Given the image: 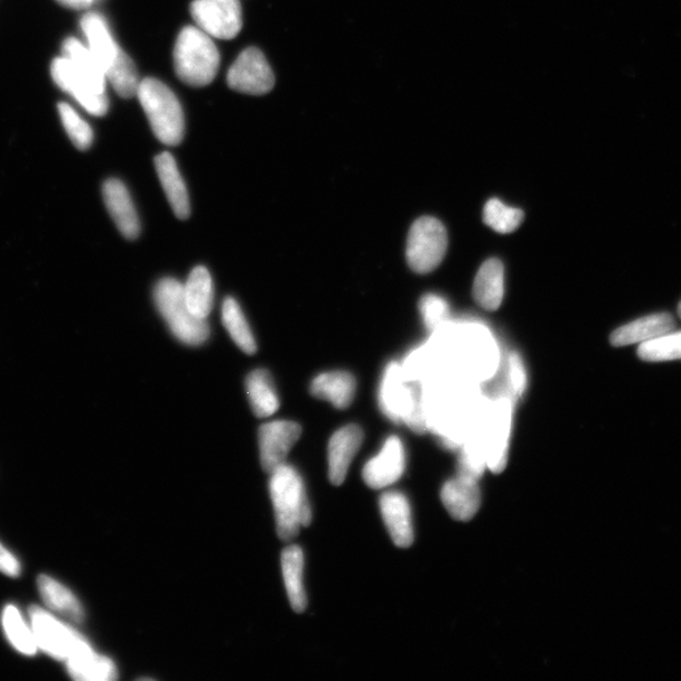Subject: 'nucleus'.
Instances as JSON below:
<instances>
[{"mask_svg": "<svg viewBox=\"0 0 681 681\" xmlns=\"http://www.w3.org/2000/svg\"><path fill=\"white\" fill-rule=\"evenodd\" d=\"M81 30L87 37L89 49L94 53L118 96L124 99L137 97L141 80L136 64L119 48L106 18L98 13H88L82 17Z\"/></svg>", "mask_w": 681, "mask_h": 681, "instance_id": "nucleus-1", "label": "nucleus"}, {"mask_svg": "<svg viewBox=\"0 0 681 681\" xmlns=\"http://www.w3.org/2000/svg\"><path fill=\"white\" fill-rule=\"evenodd\" d=\"M269 491L279 538L291 540L300 533L301 528L311 524V503L308 501L302 475L293 465L284 463L270 473Z\"/></svg>", "mask_w": 681, "mask_h": 681, "instance_id": "nucleus-2", "label": "nucleus"}, {"mask_svg": "<svg viewBox=\"0 0 681 681\" xmlns=\"http://www.w3.org/2000/svg\"><path fill=\"white\" fill-rule=\"evenodd\" d=\"M177 77L193 88L208 87L217 78L220 53L212 37L199 27H184L173 50Z\"/></svg>", "mask_w": 681, "mask_h": 681, "instance_id": "nucleus-3", "label": "nucleus"}, {"mask_svg": "<svg viewBox=\"0 0 681 681\" xmlns=\"http://www.w3.org/2000/svg\"><path fill=\"white\" fill-rule=\"evenodd\" d=\"M153 297L158 312L177 340L189 347H200L209 340V322L191 312L180 281L174 278L161 279L154 287Z\"/></svg>", "mask_w": 681, "mask_h": 681, "instance_id": "nucleus-4", "label": "nucleus"}, {"mask_svg": "<svg viewBox=\"0 0 681 681\" xmlns=\"http://www.w3.org/2000/svg\"><path fill=\"white\" fill-rule=\"evenodd\" d=\"M137 97L156 137L166 146H179L184 137V116L174 92L160 80L144 79Z\"/></svg>", "mask_w": 681, "mask_h": 681, "instance_id": "nucleus-5", "label": "nucleus"}, {"mask_svg": "<svg viewBox=\"0 0 681 681\" xmlns=\"http://www.w3.org/2000/svg\"><path fill=\"white\" fill-rule=\"evenodd\" d=\"M28 614H30L37 647L51 658L67 661L91 647L89 641L71 627L70 622L61 621L51 611H46L39 605H31Z\"/></svg>", "mask_w": 681, "mask_h": 681, "instance_id": "nucleus-6", "label": "nucleus"}, {"mask_svg": "<svg viewBox=\"0 0 681 681\" xmlns=\"http://www.w3.org/2000/svg\"><path fill=\"white\" fill-rule=\"evenodd\" d=\"M447 248L448 236L443 223L431 217L418 219L408 234V264L418 274L431 273L442 263Z\"/></svg>", "mask_w": 681, "mask_h": 681, "instance_id": "nucleus-7", "label": "nucleus"}, {"mask_svg": "<svg viewBox=\"0 0 681 681\" xmlns=\"http://www.w3.org/2000/svg\"><path fill=\"white\" fill-rule=\"evenodd\" d=\"M190 9L194 23L212 39L232 40L241 31L239 0H194Z\"/></svg>", "mask_w": 681, "mask_h": 681, "instance_id": "nucleus-8", "label": "nucleus"}, {"mask_svg": "<svg viewBox=\"0 0 681 681\" xmlns=\"http://www.w3.org/2000/svg\"><path fill=\"white\" fill-rule=\"evenodd\" d=\"M274 83V73L266 56L256 48L241 52L228 72V86L242 94H267Z\"/></svg>", "mask_w": 681, "mask_h": 681, "instance_id": "nucleus-9", "label": "nucleus"}, {"mask_svg": "<svg viewBox=\"0 0 681 681\" xmlns=\"http://www.w3.org/2000/svg\"><path fill=\"white\" fill-rule=\"evenodd\" d=\"M302 427L291 421L269 422L259 428V451L263 469L272 473L287 463V457L300 440Z\"/></svg>", "mask_w": 681, "mask_h": 681, "instance_id": "nucleus-10", "label": "nucleus"}, {"mask_svg": "<svg viewBox=\"0 0 681 681\" xmlns=\"http://www.w3.org/2000/svg\"><path fill=\"white\" fill-rule=\"evenodd\" d=\"M51 73L58 87L67 91L89 114L104 117L108 113V96L98 94L68 58L62 56L53 60Z\"/></svg>", "mask_w": 681, "mask_h": 681, "instance_id": "nucleus-11", "label": "nucleus"}, {"mask_svg": "<svg viewBox=\"0 0 681 681\" xmlns=\"http://www.w3.org/2000/svg\"><path fill=\"white\" fill-rule=\"evenodd\" d=\"M405 471V451L400 438H388L380 453L363 468L362 475L369 488L381 490L395 483Z\"/></svg>", "mask_w": 681, "mask_h": 681, "instance_id": "nucleus-12", "label": "nucleus"}, {"mask_svg": "<svg viewBox=\"0 0 681 681\" xmlns=\"http://www.w3.org/2000/svg\"><path fill=\"white\" fill-rule=\"evenodd\" d=\"M363 441L362 429L350 424L339 429L329 443V479L334 487H340L347 480L354 455Z\"/></svg>", "mask_w": 681, "mask_h": 681, "instance_id": "nucleus-13", "label": "nucleus"}, {"mask_svg": "<svg viewBox=\"0 0 681 681\" xmlns=\"http://www.w3.org/2000/svg\"><path fill=\"white\" fill-rule=\"evenodd\" d=\"M106 207L117 228L129 240L137 239L141 232V221L127 186L117 180L110 179L102 188Z\"/></svg>", "mask_w": 681, "mask_h": 681, "instance_id": "nucleus-14", "label": "nucleus"}, {"mask_svg": "<svg viewBox=\"0 0 681 681\" xmlns=\"http://www.w3.org/2000/svg\"><path fill=\"white\" fill-rule=\"evenodd\" d=\"M380 511L391 539L399 548L413 544L414 529L412 510L403 493L390 491L381 494Z\"/></svg>", "mask_w": 681, "mask_h": 681, "instance_id": "nucleus-15", "label": "nucleus"}, {"mask_svg": "<svg viewBox=\"0 0 681 681\" xmlns=\"http://www.w3.org/2000/svg\"><path fill=\"white\" fill-rule=\"evenodd\" d=\"M154 164L158 179L162 183L168 202H170L176 217L181 220L188 219L191 213L190 194L174 157L168 152L158 154Z\"/></svg>", "mask_w": 681, "mask_h": 681, "instance_id": "nucleus-16", "label": "nucleus"}, {"mask_svg": "<svg viewBox=\"0 0 681 681\" xmlns=\"http://www.w3.org/2000/svg\"><path fill=\"white\" fill-rule=\"evenodd\" d=\"M441 498L453 519L469 521L478 514L481 505L479 481L459 475L444 484Z\"/></svg>", "mask_w": 681, "mask_h": 681, "instance_id": "nucleus-17", "label": "nucleus"}, {"mask_svg": "<svg viewBox=\"0 0 681 681\" xmlns=\"http://www.w3.org/2000/svg\"><path fill=\"white\" fill-rule=\"evenodd\" d=\"M674 329L673 316L657 313L622 326V328L613 331L610 340L615 348L629 347V344L655 340L662 334L674 331Z\"/></svg>", "mask_w": 681, "mask_h": 681, "instance_id": "nucleus-18", "label": "nucleus"}, {"mask_svg": "<svg viewBox=\"0 0 681 681\" xmlns=\"http://www.w3.org/2000/svg\"><path fill=\"white\" fill-rule=\"evenodd\" d=\"M380 407L391 421L407 419L418 409L419 405L409 391H404L400 380V369L397 363H391L387 368L384 379L380 388Z\"/></svg>", "mask_w": 681, "mask_h": 681, "instance_id": "nucleus-19", "label": "nucleus"}, {"mask_svg": "<svg viewBox=\"0 0 681 681\" xmlns=\"http://www.w3.org/2000/svg\"><path fill=\"white\" fill-rule=\"evenodd\" d=\"M505 296V270L497 258L484 261L474 278L473 297L483 310L497 311Z\"/></svg>", "mask_w": 681, "mask_h": 681, "instance_id": "nucleus-20", "label": "nucleus"}, {"mask_svg": "<svg viewBox=\"0 0 681 681\" xmlns=\"http://www.w3.org/2000/svg\"><path fill=\"white\" fill-rule=\"evenodd\" d=\"M42 600L51 612L72 623H81L86 619L82 605L68 587L49 575H40L37 580Z\"/></svg>", "mask_w": 681, "mask_h": 681, "instance_id": "nucleus-21", "label": "nucleus"}, {"mask_svg": "<svg viewBox=\"0 0 681 681\" xmlns=\"http://www.w3.org/2000/svg\"><path fill=\"white\" fill-rule=\"evenodd\" d=\"M357 393V380L347 371L323 372L311 384V394L317 399L329 401L338 409L351 405Z\"/></svg>", "mask_w": 681, "mask_h": 681, "instance_id": "nucleus-22", "label": "nucleus"}, {"mask_svg": "<svg viewBox=\"0 0 681 681\" xmlns=\"http://www.w3.org/2000/svg\"><path fill=\"white\" fill-rule=\"evenodd\" d=\"M67 662L69 675L78 681H114L118 679L116 662L100 655L92 647L79 652Z\"/></svg>", "mask_w": 681, "mask_h": 681, "instance_id": "nucleus-23", "label": "nucleus"}, {"mask_svg": "<svg viewBox=\"0 0 681 681\" xmlns=\"http://www.w3.org/2000/svg\"><path fill=\"white\" fill-rule=\"evenodd\" d=\"M282 572L289 603L293 611L302 613L307 608L304 588V553L298 545H289L282 553Z\"/></svg>", "mask_w": 681, "mask_h": 681, "instance_id": "nucleus-24", "label": "nucleus"}, {"mask_svg": "<svg viewBox=\"0 0 681 681\" xmlns=\"http://www.w3.org/2000/svg\"><path fill=\"white\" fill-rule=\"evenodd\" d=\"M62 51L64 58H68L73 63V67L90 83L91 88L98 94L107 96V74L94 53L89 49V46L83 44L77 39H68L63 42Z\"/></svg>", "mask_w": 681, "mask_h": 681, "instance_id": "nucleus-25", "label": "nucleus"}, {"mask_svg": "<svg viewBox=\"0 0 681 681\" xmlns=\"http://www.w3.org/2000/svg\"><path fill=\"white\" fill-rule=\"evenodd\" d=\"M247 393L253 412L259 418H269L279 409V397L273 379L263 369L250 372L246 381Z\"/></svg>", "mask_w": 681, "mask_h": 681, "instance_id": "nucleus-26", "label": "nucleus"}, {"mask_svg": "<svg viewBox=\"0 0 681 681\" xmlns=\"http://www.w3.org/2000/svg\"><path fill=\"white\" fill-rule=\"evenodd\" d=\"M186 301L199 319L208 320L213 308V282L209 270L196 267L183 284Z\"/></svg>", "mask_w": 681, "mask_h": 681, "instance_id": "nucleus-27", "label": "nucleus"}, {"mask_svg": "<svg viewBox=\"0 0 681 681\" xmlns=\"http://www.w3.org/2000/svg\"><path fill=\"white\" fill-rule=\"evenodd\" d=\"M2 627L8 641L18 652L27 657L37 654L39 647H37L32 628L26 622L16 605H6L2 613Z\"/></svg>", "mask_w": 681, "mask_h": 681, "instance_id": "nucleus-28", "label": "nucleus"}, {"mask_svg": "<svg viewBox=\"0 0 681 681\" xmlns=\"http://www.w3.org/2000/svg\"><path fill=\"white\" fill-rule=\"evenodd\" d=\"M221 317L223 326H226L230 338L238 344V348L248 354L256 353L258 347L254 334L251 332L246 314L242 313L234 298L228 297L223 301Z\"/></svg>", "mask_w": 681, "mask_h": 681, "instance_id": "nucleus-29", "label": "nucleus"}, {"mask_svg": "<svg viewBox=\"0 0 681 681\" xmlns=\"http://www.w3.org/2000/svg\"><path fill=\"white\" fill-rule=\"evenodd\" d=\"M639 358L649 362L681 360V331L668 332L655 340L640 343Z\"/></svg>", "mask_w": 681, "mask_h": 681, "instance_id": "nucleus-30", "label": "nucleus"}, {"mask_svg": "<svg viewBox=\"0 0 681 681\" xmlns=\"http://www.w3.org/2000/svg\"><path fill=\"white\" fill-rule=\"evenodd\" d=\"M524 220V212L519 209L507 207L498 199H492L487 203L483 211V221L492 230L500 234L514 232Z\"/></svg>", "mask_w": 681, "mask_h": 681, "instance_id": "nucleus-31", "label": "nucleus"}, {"mask_svg": "<svg viewBox=\"0 0 681 681\" xmlns=\"http://www.w3.org/2000/svg\"><path fill=\"white\" fill-rule=\"evenodd\" d=\"M59 113L62 120L64 130H67L74 147L86 151L94 141V132L91 127L83 120L77 110L67 102L59 104Z\"/></svg>", "mask_w": 681, "mask_h": 681, "instance_id": "nucleus-32", "label": "nucleus"}, {"mask_svg": "<svg viewBox=\"0 0 681 681\" xmlns=\"http://www.w3.org/2000/svg\"><path fill=\"white\" fill-rule=\"evenodd\" d=\"M421 312L429 330H434L448 319L450 308L444 298L435 294H427L422 298Z\"/></svg>", "mask_w": 681, "mask_h": 681, "instance_id": "nucleus-33", "label": "nucleus"}, {"mask_svg": "<svg viewBox=\"0 0 681 681\" xmlns=\"http://www.w3.org/2000/svg\"><path fill=\"white\" fill-rule=\"evenodd\" d=\"M509 380L512 393L517 397L522 395L527 388V372L518 353L510 354Z\"/></svg>", "mask_w": 681, "mask_h": 681, "instance_id": "nucleus-34", "label": "nucleus"}, {"mask_svg": "<svg viewBox=\"0 0 681 681\" xmlns=\"http://www.w3.org/2000/svg\"><path fill=\"white\" fill-rule=\"evenodd\" d=\"M0 572L8 577H20L22 567L20 561L0 543Z\"/></svg>", "mask_w": 681, "mask_h": 681, "instance_id": "nucleus-35", "label": "nucleus"}, {"mask_svg": "<svg viewBox=\"0 0 681 681\" xmlns=\"http://www.w3.org/2000/svg\"><path fill=\"white\" fill-rule=\"evenodd\" d=\"M58 2L64 7L71 9H87L94 3L100 2V0H58Z\"/></svg>", "mask_w": 681, "mask_h": 681, "instance_id": "nucleus-36", "label": "nucleus"}, {"mask_svg": "<svg viewBox=\"0 0 681 681\" xmlns=\"http://www.w3.org/2000/svg\"><path fill=\"white\" fill-rule=\"evenodd\" d=\"M678 314H679V317L681 319V302L679 303V307H678Z\"/></svg>", "mask_w": 681, "mask_h": 681, "instance_id": "nucleus-37", "label": "nucleus"}]
</instances>
